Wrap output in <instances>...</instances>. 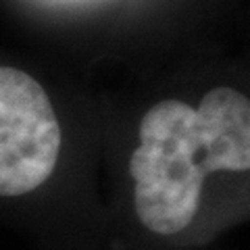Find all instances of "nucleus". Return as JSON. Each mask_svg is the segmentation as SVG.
I'll list each match as a JSON object with an SVG mask.
<instances>
[{"instance_id": "nucleus-1", "label": "nucleus", "mask_w": 250, "mask_h": 250, "mask_svg": "<svg viewBox=\"0 0 250 250\" xmlns=\"http://www.w3.org/2000/svg\"><path fill=\"white\" fill-rule=\"evenodd\" d=\"M248 169L250 103L242 92L219 85L196 108L161 100L142 117L129 159L136 213L154 233H177L196 217L207 175Z\"/></svg>"}, {"instance_id": "nucleus-2", "label": "nucleus", "mask_w": 250, "mask_h": 250, "mask_svg": "<svg viewBox=\"0 0 250 250\" xmlns=\"http://www.w3.org/2000/svg\"><path fill=\"white\" fill-rule=\"evenodd\" d=\"M61 154V125L42 83L0 65V196L38 190Z\"/></svg>"}]
</instances>
